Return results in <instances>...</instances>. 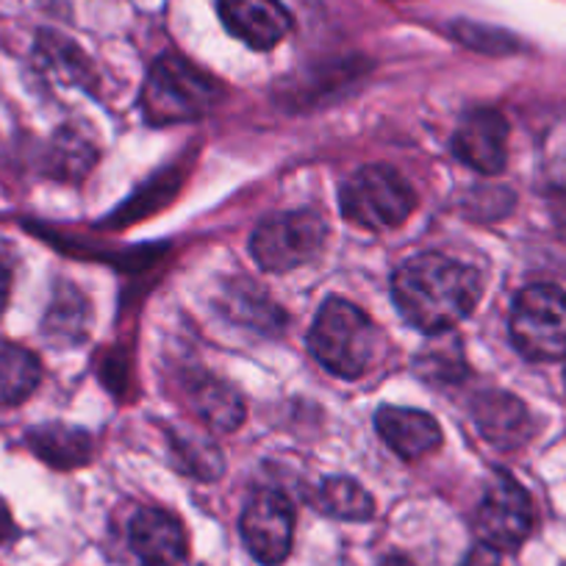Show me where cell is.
<instances>
[{
  "instance_id": "obj_25",
  "label": "cell",
  "mask_w": 566,
  "mask_h": 566,
  "mask_svg": "<svg viewBox=\"0 0 566 566\" xmlns=\"http://www.w3.org/2000/svg\"><path fill=\"white\" fill-rule=\"evenodd\" d=\"M380 566H417L411 558H406V555H389V558L380 560Z\"/></svg>"
},
{
  "instance_id": "obj_7",
  "label": "cell",
  "mask_w": 566,
  "mask_h": 566,
  "mask_svg": "<svg viewBox=\"0 0 566 566\" xmlns=\"http://www.w3.org/2000/svg\"><path fill=\"white\" fill-rule=\"evenodd\" d=\"M533 522L536 514H533L531 494L509 472H497L489 481L475 514V531L481 542L494 553H514L533 533Z\"/></svg>"
},
{
  "instance_id": "obj_14",
  "label": "cell",
  "mask_w": 566,
  "mask_h": 566,
  "mask_svg": "<svg viewBox=\"0 0 566 566\" xmlns=\"http://www.w3.org/2000/svg\"><path fill=\"white\" fill-rule=\"evenodd\" d=\"M25 444L40 461H45L53 470H75V467L90 464L92 459V437L84 428L64 422L36 424L25 433Z\"/></svg>"
},
{
  "instance_id": "obj_24",
  "label": "cell",
  "mask_w": 566,
  "mask_h": 566,
  "mask_svg": "<svg viewBox=\"0 0 566 566\" xmlns=\"http://www.w3.org/2000/svg\"><path fill=\"white\" fill-rule=\"evenodd\" d=\"M9 295H12V272H9V264L0 259V317L9 306Z\"/></svg>"
},
{
  "instance_id": "obj_21",
  "label": "cell",
  "mask_w": 566,
  "mask_h": 566,
  "mask_svg": "<svg viewBox=\"0 0 566 566\" xmlns=\"http://www.w3.org/2000/svg\"><path fill=\"white\" fill-rule=\"evenodd\" d=\"M455 36L464 40L467 45H475V48H509V36L500 34V31L483 29V25L459 23L455 25Z\"/></svg>"
},
{
  "instance_id": "obj_1",
  "label": "cell",
  "mask_w": 566,
  "mask_h": 566,
  "mask_svg": "<svg viewBox=\"0 0 566 566\" xmlns=\"http://www.w3.org/2000/svg\"><path fill=\"white\" fill-rule=\"evenodd\" d=\"M483 295L481 272L439 253L402 261L391 277V297L408 325L442 334L472 314Z\"/></svg>"
},
{
  "instance_id": "obj_5",
  "label": "cell",
  "mask_w": 566,
  "mask_h": 566,
  "mask_svg": "<svg viewBox=\"0 0 566 566\" xmlns=\"http://www.w3.org/2000/svg\"><path fill=\"white\" fill-rule=\"evenodd\" d=\"M511 339L531 361L566 358V292L553 283H533L511 308Z\"/></svg>"
},
{
  "instance_id": "obj_9",
  "label": "cell",
  "mask_w": 566,
  "mask_h": 566,
  "mask_svg": "<svg viewBox=\"0 0 566 566\" xmlns=\"http://www.w3.org/2000/svg\"><path fill=\"white\" fill-rule=\"evenodd\" d=\"M128 544L142 566H178L187 558V531L165 509H139L128 522Z\"/></svg>"
},
{
  "instance_id": "obj_22",
  "label": "cell",
  "mask_w": 566,
  "mask_h": 566,
  "mask_svg": "<svg viewBox=\"0 0 566 566\" xmlns=\"http://www.w3.org/2000/svg\"><path fill=\"white\" fill-rule=\"evenodd\" d=\"M459 566H503V560H500V553H494L492 547L481 544V547L470 549V555Z\"/></svg>"
},
{
  "instance_id": "obj_3",
  "label": "cell",
  "mask_w": 566,
  "mask_h": 566,
  "mask_svg": "<svg viewBox=\"0 0 566 566\" xmlns=\"http://www.w3.org/2000/svg\"><path fill=\"white\" fill-rule=\"evenodd\" d=\"M220 95V81L189 64L187 59L167 53L150 67L148 84L142 92V108L154 125L187 123L209 114Z\"/></svg>"
},
{
  "instance_id": "obj_2",
  "label": "cell",
  "mask_w": 566,
  "mask_h": 566,
  "mask_svg": "<svg viewBox=\"0 0 566 566\" xmlns=\"http://www.w3.org/2000/svg\"><path fill=\"white\" fill-rule=\"evenodd\" d=\"M308 347L314 358L334 375L358 378L373 367L378 353V328L350 301L328 297L314 319Z\"/></svg>"
},
{
  "instance_id": "obj_26",
  "label": "cell",
  "mask_w": 566,
  "mask_h": 566,
  "mask_svg": "<svg viewBox=\"0 0 566 566\" xmlns=\"http://www.w3.org/2000/svg\"><path fill=\"white\" fill-rule=\"evenodd\" d=\"M564 566H566V564H564Z\"/></svg>"
},
{
  "instance_id": "obj_23",
  "label": "cell",
  "mask_w": 566,
  "mask_h": 566,
  "mask_svg": "<svg viewBox=\"0 0 566 566\" xmlns=\"http://www.w3.org/2000/svg\"><path fill=\"white\" fill-rule=\"evenodd\" d=\"M18 536V525H14L12 514H9V505L0 500V544L12 542Z\"/></svg>"
},
{
  "instance_id": "obj_18",
  "label": "cell",
  "mask_w": 566,
  "mask_h": 566,
  "mask_svg": "<svg viewBox=\"0 0 566 566\" xmlns=\"http://www.w3.org/2000/svg\"><path fill=\"white\" fill-rule=\"evenodd\" d=\"M45 336L53 342H81L86 336V301L73 286H59L51 308L45 314Z\"/></svg>"
},
{
  "instance_id": "obj_6",
  "label": "cell",
  "mask_w": 566,
  "mask_h": 566,
  "mask_svg": "<svg viewBox=\"0 0 566 566\" xmlns=\"http://www.w3.org/2000/svg\"><path fill=\"white\" fill-rule=\"evenodd\" d=\"M328 228L317 211H286L266 217L250 239V253L266 272H290L308 264L323 250Z\"/></svg>"
},
{
  "instance_id": "obj_19",
  "label": "cell",
  "mask_w": 566,
  "mask_h": 566,
  "mask_svg": "<svg viewBox=\"0 0 566 566\" xmlns=\"http://www.w3.org/2000/svg\"><path fill=\"white\" fill-rule=\"evenodd\" d=\"M92 159H95V150L92 145H86L84 136L73 134V130H59L51 154H48V170L56 178L81 176L90 170Z\"/></svg>"
},
{
  "instance_id": "obj_11",
  "label": "cell",
  "mask_w": 566,
  "mask_h": 566,
  "mask_svg": "<svg viewBox=\"0 0 566 566\" xmlns=\"http://www.w3.org/2000/svg\"><path fill=\"white\" fill-rule=\"evenodd\" d=\"M222 25L255 51H270L292 31V14L281 0H220Z\"/></svg>"
},
{
  "instance_id": "obj_20",
  "label": "cell",
  "mask_w": 566,
  "mask_h": 566,
  "mask_svg": "<svg viewBox=\"0 0 566 566\" xmlns=\"http://www.w3.org/2000/svg\"><path fill=\"white\" fill-rule=\"evenodd\" d=\"M176 439V450L178 459H181L184 470L189 475H198L203 481H214L217 475H222V455L220 450L214 448L211 442L200 437H172Z\"/></svg>"
},
{
  "instance_id": "obj_13",
  "label": "cell",
  "mask_w": 566,
  "mask_h": 566,
  "mask_svg": "<svg viewBox=\"0 0 566 566\" xmlns=\"http://www.w3.org/2000/svg\"><path fill=\"white\" fill-rule=\"evenodd\" d=\"M475 422L483 439L500 450H514L531 437V413L509 391H489L478 397Z\"/></svg>"
},
{
  "instance_id": "obj_12",
  "label": "cell",
  "mask_w": 566,
  "mask_h": 566,
  "mask_svg": "<svg viewBox=\"0 0 566 566\" xmlns=\"http://www.w3.org/2000/svg\"><path fill=\"white\" fill-rule=\"evenodd\" d=\"M375 428L380 439L406 461L422 459L442 444V428L437 419L417 408L384 406L375 413Z\"/></svg>"
},
{
  "instance_id": "obj_16",
  "label": "cell",
  "mask_w": 566,
  "mask_h": 566,
  "mask_svg": "<svg viewBox=\"0 0 566 566\" xmlns=\"http://www.w3.org/2000/svg\"><path fill=\"white\" fill-rule=\"evenodd\" d=\"M42 380V364L29 347L0 339V406H20Z\"/></svg>"
},
{
  "instance_id": "obj_4",
  "label": "cell",
  "mask_w": 566,
  "mask_h": 566,
  "mask_svg": "<svg viewBox=\"0 0 566 566\" xmlns=\"http://www.w3.org/2000/svg\"><path fill=\"white\" fill-rule=\"evenodd\" d=\"M342 214L367 231H386L408 220L417 206L411 184L386 165L361 167L353 172L339 192Z\"/></svg>"
},
{
  "instance_id": "obj_8",
  "label": "cell",
  "mask_w": 566,
  "mask_h": 566,
  "mask_svg": "<svg viewBox=\"0 0 566 566\" xmlns=\"http://www.w3.org/2000/svg\"><path fill=\"white\" fill-rule=\"evenodd\" d=\"M239 533L248 553L259 564H283L290 558L292 538H295V509L281 492L264 489L244 505Z\"/></svg>"
},
{
  "instance_id": "obj_15",
  "label": "cell",
  "mask_w": 566,
  "mask_h": 566,
  "mask_svg": "<svg viewBox=\"0 0 566 566\" xmlns=\"http://www.w3.org/2000/svg\"><path fill=\"white\" fill-rule=\"evenodd\" d=\"M189 402H192L195 413L203 419L209 428L220 433L237 431L244 419V402L239 391L222 378H211V375H195L189 380Z\"/></svg>"
},
{
  "instance_id": "obj_17",
  "label": "cell",
  "mask_w": 566,
  "mask_h": 566,
  "mask_svg": "<svg viewBox=\"0 0 566 566\" xmlns=\"http://www.w3.org/2000/svg\"><path fill=\"white\" fill-rule=\"evenodd\" d=\"M317 509L334 520L367 522L373 520L375 503L361 483L353 478H328L317 492Z\"/></svg>"
},
{
  "instance_id": "obj_10",
  "label": "cell",
  "mask_w": 566,
  "mask_h": 566,
  "mask_svg": "<svg viewBox=\"0 0 566 566\" xmlns=\"http://www.w3.org/2000/svg\"><path fill=\"white\" fill-rule=\"evenodd\" d=\"M509 123L494 108H478L467 114L453 136V154L472 170L497 176L509 161Z\"/></svg>"
}]
</instances>
